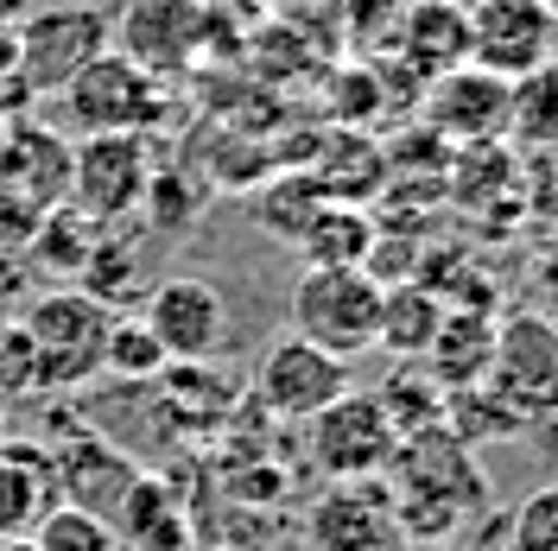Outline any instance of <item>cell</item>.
<instances>
[{"instance_id": "obj_1", "label": "cell", "mask_w": 558, "mask_h": 551, "mask_svg": "<svg viewBox=\"0 0 558 551\" xmlns=\"http://www.w3.org/2000/svg\"><path fill=\"white\" fill-rule=\"evenodd\" d=\"M387 494H393V532L407 546H445L457 526L488 514V469L451 425H432L400 438L387 463Z\"/></svg>"}, {"instance_id": "obj_2", "label": "cell", "mask_w": 558, "mask_h": 551, "mask_svg": "<svg viewBox=\"0 0 558 551\" xmlns=\"http://www.w3.org/2000/svg\"><path fill=\"white\" fill-rule=\"evenodd\" d=\"M381 298L387 285L362 267H305L292 285V336L330 348L337 362H355L381 343Z\"/></svg>"}, {"instance_id": "obj_3", "label": "cell", "mask_w": 558, "mask_h": 551, "mask_svg": "<svg viewBox=\"0 0 558 551\" xmlns=\"http://www.w3.org/2000/svg\"><path fill=\"white\" fill-rule=\"evenodd\" d=\"M70 197V139L33 114H13L0 127V242H20L38 229L45 209Z\"/></svg>"}, {"instance_id": "obj_4", "label": "cell", "mask_w": 558, "mask_h": 551, "mask_svg": "<svg viewBox=\"0 0 558 551\" xmlns=\"http://www.w3.org/2000/svg\"><path fill=\"white\" fill-rule=\"evenodd\" d=\"M159 172L153 134H83L70 146V197L76 216H89L96 229H121L134 222L146 191Z\"/></svg>"}, {"instance_id": "obj_5", "label": "cell", "mask_w": 558, "mask_h": 551, "mask_svg": "<svg viewBox=\"0 0 558 551\" xmlns=\"http://www.w3.org/2000/svg\"><path fill=\"white\" fill-rule=\"evenodd\" d=\"M58 108H64L70 134H159L172 96L159 76L128 64L121 51H102L58 89Z\"/></svg>"}, {"instance_id": "obj_6", "label": "cell", "mask_w": 558, "mask_h": 551, "mask_svg": "<svg viewBox=\"0 0 558 551\" xmlns=\"http://www.w3.org/2000/svg\"><path fill=\"white\" fill-rule=\"evenodd\" d=\"M26 330V343L38 355V380L45 387H76V380L102 375V343L114 310L96 298V292H76V285H58L13 317Z\"/></svg>"}, {"instance_id": "obj_7", "label": "cell", "mask_w": 558, "mask_h": 551, "mask_svg": "<svg viewBox=\"0 0 558 551\" xmlns=\"http://www.w3.org/2000/svg\"><path fill=\"white\" fill-rule=\"evenodd\" d=\"M108 51V7L83 0H38L20 20V70L13 83L26 96H58L83 64H96Z\"/></svg>"}, {"instance_id": "obj_8", "label": "cell", "mask_w": 558, "mask_h": 551, "mask_svg": "<svg viewBox=\"0 0 558 551\" xmlns=\"http://www.w3.org/2000/svg\"><path fill=\"white\" fill-rule=\"evenodd\" d=\"M305 450H312L317 476H330V482H375L400 450V431L375 393L349 387L343 400H330L317 418H305Z\"/></svg>"}, {"instance_id": "obj_9", "label": "cell", "mask_w": 558, "mask_h": 551, "mask_svg": "<svg viewBox=\"0 0 558 551\" xmlns=\"http://www.w3.org/2000/svg\"><path fill=\"white\" fill-rule=\"evenodd\" d=\"M209 45V0H121L108 13V51L146 76H184Z\"/></svg>"}, {"instance_id": "obj_10", "label": "cell", "mask_w": 558, "mask_h": 551, "mask_svg": "<svg viewBox=\"0 0 558 551\" xmlns=\"http://www.w3.org/2000/svg\"><path fill=\"white\" fill-rule=\"evenodd\" d=\"M140 317H146V330L159 336V348H166L172 368L178 362H184V368H204V362H216V355L229 348V298L197 273L159 279V285L146 292Z\"/></svg>"}, {"instance_id": "obj_11", "label": "cell", "mask_w": 558, "mask_h": 551, "mask_svg": "<svg viewBox=\"0 0 558 551\" xmlns=\"http://www.w3.org/2000/svg\"><path fill=\"white\" fill-rule=\"evenodd\" d=\"M425 134H438L445 146H483V139H508L514 121V83L495 76L483 64H457L445 76L425 83V102H418Z\"/></svg>"}, {"instance_id": "obj_12", "label": "cell", "mask_w": 558, "mask_h": 551, "mask_svg": "<svg viewBox=\"0 0 558 551\" xmlns=\"http://www.w3.org/2000/svg\"><path fill=\"white\" fill-rule=\"evenodd\" d=\"M349 387H355L349 362H337L330 348L305 343V336H292V330L274 336L267 355H260V368H254V400L274 418H286V425L317 418L330 400H343Z\"/></svg>"}, {"instance_id": "obj_13", "label": "cell", "mask_w": 558, "mask_h": 551, "mask_svg": "<svg viewBox=\"0 0 558 551\" xmlns=\"http://www.w3.org/2000/svg\"><path fill=\"white\" fill-rule=\"evenodd\" d=\"M558 13L553 0H476L470 7V64L521 83L553 64Z\"/></svg>"}, {"instance_id": "obj_14", "label": "cell", "mask_w": 558, "mask_h": 551, "mask_svg": "<svg viewBox=\"0 0 558 551\" xmlns=\"http://www.w3.org/2000/svg\"><path fill=\"white\" fill-rule=\"evenodd\" d=\"M521 418L553 413L558 406V323L546 317H508L495 330V362H488V380Z\"/></svg>"}, {"instance_id": "obj_15", "label": "cell", "mask_w": 558, "mask_h": 551, "mask_svg": "<svg viewBox=\"0 0 558 551\" xmlns=\"http://www.w3.org/2000/svg\"><path fill=\"white\" fill-rule=\"evenodd\" d=\"M305 539L312 551H387L393 532V494L375 482H330L305 514Z\"/></svg>"}, {"instance_id": "obj_16", "label": "cell", "mask_w": 558, "mask_h": 551, "mask_svg": "<svg viewBox=\"0 0 558 551\" xmlns=\"http://www.w3.org/2000/svg\"><path fill=\"white\" fill-rule=\"evenodd\" d=\"M393 58L418 83L470 64V7L463 0H413L393 13Z\"/></svg>"}, {"instance_id": "obj_17", "label": "cell", "mask_w": 558, "mask_h": 551, "mask_svg": "<svg viewBox=\"0 0 558 551\" xmlns=\"http://www.w3.org/2000/svg\"><path fill=\"white\" fill-rule=\"evenodd\" d=\"M51 469H58V501L83 507V514H102L108 526H114V507L128 501V488L140 482V463L102 438H76V444L51 450Z\"/></svg>"}, {"instance_id": "obj_18", "label": "cell", "mask_w": 558, "mask_h": 551, "mask_svg": "<svg viewBox=\"0 0 558 551\" xmlns=\"http://www.w3.org/2000/svg\"><path fill=\"white\" fill-rule=\"evenodd\" d=\"M495 310L488 305H445V323L425 348V375L438 380V393H463V387H483L488 362H495Z\"/></svg>"}, {"instance_id": "obj_19", "label": "cell", "mask_w": 558, "mask_h": 551, "mask_svg": "<svg viewBox=\"0 0 558 551\" xmlns=\"http://www.w3.org/2000/svg\"><path fill=\"white\" fill-rule=\"evenodd\" d=\"M58 507L51 450L26 438H0V539H33V526Z\"/></svg>"}, {"instance_id": "obj_20", "label": "cell", "mask_w": 558, "mask_h": 551, "mask_svg": "<svg viewBox=\"0 0 558 551\" xmlns=\"http://www.w3.org/2000/svg\"><path fill=\"white\" fill-rule=\"evenodd\" d=\"M305 172L324 184L330 204H362V197L387 191V146H375L368 127H337L324 146H312Z\"/></svg>"}, {"instance_id": "obj_21", "label": "cell", "mask_w": 558, "mask_h": 551, "mask_svg": "<svg viewBox=\"0 0 558 551\" xmlns=\"http://www.w3.org/2000/svg\"><path fill=\"white\" fill-rule=\"evenodd\" d=\"M445 323V298L425 285V279H407V285H387L381 298V343L375 348H393L400 362H425V348Z\"/></svg>"}, {"instance_id": "obj_22", "label": "cell", "mask_w": 558, "mask_h": 551, "mask_svg": "<svg viewBox=\"0 0 558 551\" xmlns=\"http://www.w3.org/2000/svg\"><path fill=\"white\" fill-rule=\"evenodd\" d=\"M375 235H381V222L362 204H324L312 216V229L299 235V247H305L312 267H368Z\"/></svg>"}, {"instance_id": "obj_23", "label": "cell", "mask_w": 558, "mask_h": 551, "mask_svg": "<svg viewBox=\"0 0 558 551\" xmlns=\"http://www.w3.org/2000/svg\"><path fill=\"white\" fill-rule=\"evenodd\" d=\"M324 204H330V197H324V184H317L305 166H292V172H274L267 184H260V191H254V197H247L254 222H260L274 242H292V247H299V235L312 229V216H317Z\"/></svg>"}, {"instance_id": "obj_24", "label": "cell", "mask_w": 558, "mask_h": 551, "mask_svg": "<svg viewBox=\"0 0 558 551\" xmlns=\"http://www.w3.org/2000/svg\"><path fill=\"white\" fill-rule=\"evenodd\" d=\"M96 242H102V229H96L89 216H76L70 204H58V209H45V216H38V229L26 235V260H38L45 273L70 279V273H83V267H89Z\"/></svg>"}, {"instance_id": "obj_25", "label": "cell", "mask_w": 558, "mask_h": 551, "mask_svg": "<svg viewBox=\"0 0 558 551\" xmlns=\"http://www.w3.org/2000/svg\"><path fill=\"white\" fill-rule=\"evenodd\" d=\"M393 418V431L400 438H413V431H432V425H445V393H438V380L425 375L418 362H407L400 375L387 380L381 393H375Z\"/></svg>"}, {"instance_id": "obj_26", "label": "cell", "mask_w": 558, "mask_h": 551, "mask_svg": "<svg viewBox=\"0 0 558 551\" xmlns=\"http://www.w3.org/2000/svg\"><path fill=\"white\" fill-rule=\"evenodd\" d=\"M166 362L159 336L146 330V317H114L108 323V343H102V375H121V380H153Z\"/></svg>"}, {"instance_id": "obj_27", "label": "cell", "mask_w": 558, "mask_h": 551, "mask_svg": "<svg viewBox=\"0 0 558 551\" xmlns=\"http://www.w3.org/2000/svg\"><path fill=\"white\" fill-rule=\"evenodd\" d=\"M33 546L38 551H121V532H114L102 514H83V507L58 501V507L33 526Z\"/></svg>"}, {"instance_id": "obj_28", "label": "cell", "mask_w": 558, "mask_h": 551, "mask_svg": "<svg viewBox=\"0 0 558 551\" xmlns=\"http://www.w3.org/2000/svg\"><path fill=\"white\" fill-rule=\"evenodd\" d=\"M508 134L521 139H558V64L533 70L514 83V121H508Z\"/></svg>"}, {"instance_id": "obj_29", "label": "cell", "mask_w": 558, "mask_h": 551, "mask_svg": "<svg viewBox=\"0 0 558 551\" xmlns=\"http://www.w3.org/2000/svg\"><path fill=\"white\" fill-rule=\"evenodd\" d=\"M508 551H558V482L533 488L508 514Z\"/></svg>"}, {"instance_id": "obj_30", "label": "cell", "mask_w": 558, "mask_h": 551, "mask_svg": "<svg viewBox=\"0 0 558 551\" xmlns=\"http://www.w3.org/2000/svg\"><path fill=\"white\" fill-rule=\"evenodd\" d=\"M33 387H45V380H38V355L26 343V330L20 323H0V400L33 393Z\"/></svg>"}, {"instance_id": "obj_31", "label": "cell", "mask_w": 558, "mask_h": 551, "mask_svg": "<svg viewBox=\"0 0 558 551\" xmlns=\"http://www.w3.org/2000/svg\"><path fill=\"white\" fill-rule=\"evenodd\" d=\"M457 551H508V514H483Z\"/></svg>"}, {"instance_id": "obj_32", "label": "cell", "mask_w": 558, "mask_h": 551, "mask_svg": "<svg viewBox=\"0 0 558 551\" xmlns=\"http://www.w3.org/2000/svg\"><path fill=\"white\" fill-rule=\"evenodd\" d=\"M20 70V20H0V83H13Z\"/></svg>"}, {"instance_id": "obj_33", "label": "cell", "mask_w": 558, "mask_h": 551, "mask_svg": "<svg viewBox=\"0 0 558 551\" xmlns=\"http://www.w3.org/2000/svg\"><path fill=\"white\" fill-rule=\"evenodd\" d=\"M13 114H26V89H20V83H0V127H7Z\"/></svg>"}, {"instance_id": "obj_34", "label": "cell", "mask_w": 558, "mask_h": 551, "mask_svg": "<svg viewBox=\"0 0 558 551\" xmlns=\"http://www.w3.org/2000/svg\"><path fill=\"white\" fill-rule=\"evenodd\" d=\"M0 551H38L33 539H0Z\"/></svg>"}, {"instance_id": "obj_35", "label": "cell", "mask_w": 558, "mask_h": 551, "mask_svg": "<svg viewBox=\"0 0 558 551\" xmlns=\"http://www.w3.org/2000/svg\"><path fill=\"white\" fill-rule=\"evenodd\" d=\"M0 438H7V418H0Z\"/></svg>"}, {"instance_id": "obj_36", "label": "cell", "mask_w": 558, "mask_h": 551, "mask_svg": "<svg viewBox=\"0 0 558 551\" xmlns=\"http://www.w3.org/2000/svg\"><path fill=\"white\" fill-rule=\"evenodd\" d=\"M463 7H476V0H463Z\"/></svg>"}]
</instances>
